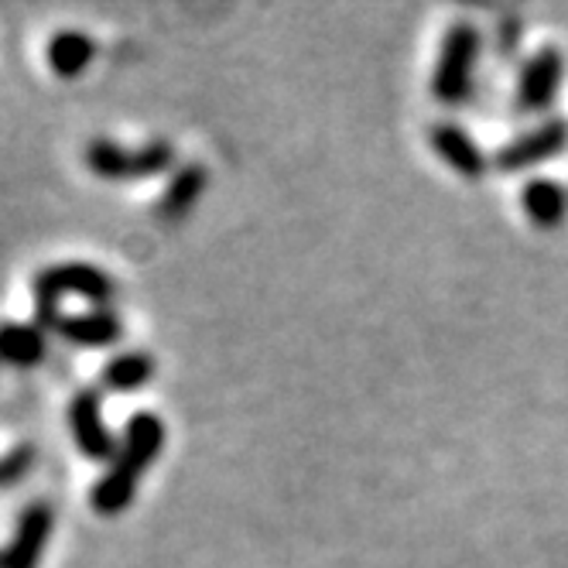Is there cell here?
<instances>
[{
	"label": "cell",
	"instance_id": "6da1fadb",
	"mask_svg": "<svg viewBox=\"0 0 568 568\" xmlns=\"http://www.w3.org/2000/svg\"><path fill=\"white\" fill-rule=\"evenodd\" d=\"M165 435H169V428L154 412H138L128 422L116 459L90 490V507L97 514L113 517L131 507V500L138 494V479L151 469L158 453L165 449Z\"/></svg>",
	"mask_w": 568,
	"mask_h": 568
},
{
	"label": "cell",
	"instance_id": "7a4b0ae2",
	"mask_svg": "<svg viewBox=\"0 0 568 568\" xmlns=\"http://www.w3.org/2000/svg\"><path fill=\"white\" fill-rule=\"evenodd\" d=\"M87 165L93 175L124 182V179H154L175 165V148L169 141H151L138 151L120 148L106 138H97L87 144Z\"/></svg>",
	"mask_w": 568,
	"mask_h": 568
},
{
	"label": "cell",
	"instance_id": "3957f363",
	"mask_svg": "<svg viewBox=\"0 0 568 568\" xmlns=\"http://www.w3.org/2000/svg\"><path fill=\"white\" fill-rule=\"evenodd\" d=\"M479 59V31L469 21H456L449 28L432 72V93L438 103H463L473 87V69Z\"/></svg>",
	"mask_w": 568,
	"mask_h": 568
},
{
	"label": "cell",
	"instance_id": "277c9868",
	"mask_svg": "<svg viewBox=\"0 0 568 568\" xmlns=\"http://www.w3.org/2000/svg\"><path fill=\"white\" fill-rule=\"evenodd\" d=\"M31 292H34V305H59L65 295H79L87 302H97L100 308L116 295V284L113 277L87 261H65V264H52L45 271H38L31 281Z\"/></svg>",
	"mask_w": 568,
	"mask_h": 568
},
{
	"label": "cell",
	"instance_id": "5b68a950",
	"mask_svg": "<svg viewBox=\"0 0 568 568\" xmlns=\"http://www.w3.org/2000/svg\"><path fill=\"white\" fill-rule=\"evenodd\" d=\"M69 428H72L79 453H83L87 459H97V463L116 459L120 449H116V438L110 435V428L103 422L100 390L87 387L69 400Z\"/></svg>",
	"mask_w": 568,
	"mask_h": 568
},
{
	"label": "cell",
	"instance_id": "8992f818",
	"mask_svg": "<svg viewBox=\"0 0 568 568\" xmlns=\"http://www.w3.org/2000/svg\"><path fill=\"white\" fill-rule=\"evenodd\" d=\"M52 524H55V510L45 500H34L21 510L18 527H14V538L4 551V568H38L42 561V551L49 545L52 535Z\"/></svg>",
	"mask_w": 568,
	"mask_h": 568
},
{
	"label": "cell",
	"instance_id": "52a82bcc",
	"mask_svg": "<svg viewBox=\"0 0 568 568\" xmlns=\"http://www.w3.org/2000/svg\"><path fill=\"white\" fill-rule=\"evenodd\" d=\"M568 148V120L555 116L548 120V124H541L538 131L531 134H524L517 141H510L500 154H497V169L514 175V172H527V169H535L541 165V161L561 154Z\"/></svg>",
	"mask_w": 568,
	"mask_h": 568
},
{
	"label": "cell",
	"instance_id": "ba28073f",
	"mask_svg": "<svg viewBox=\"0 0 568 568\" xmlns=\"http://www.w3.org/2000/svg\"><path fill=\"white\" fill-rule=\"evenodd\" d=\"M558 87H561V52L558 49H541L520 72L517 106L527 110V113H538L558 97Z\"/></svg>",
	"mask_w": 568,
	"mask_h": 568
},
{
	"label": "cell",
	"instance_id": "9c48e42d",
	"mask_svg": "<svg viewBox=\"0 0 568 568\" xmlns=\"http://www.w3.org/2000/svg\"><path fill=\"white\" fill-rule=\"evenodd\" d=\"M55 333L72 346L100 349V346H113L124 339V322H120V315L110 308H93L83 315H62Z\"/></svg>",
	"mask_w": 568,
	"mask_h": 568
},
{
	"label": "cell",
	"instance_id": "30bf717a",
	"mask_svg": "<svg viewBox=\"0 0 568 568\" xmlns=\"http://www.w3.org/2000/svg\"><path fill=\"white\" fill-rule=\"evenodd\" d=\"M432 148H435V154L445 161V165H449L453 172H459L463 179H483L486 169H490L486 154L456 124H435L432 128Z\"/></svg>",
	"mask_w": 568,
	"mask_h": 568
},
{
	"label": "cell",
	"instance_id": "8fae6325",
	"mask_svg": "<svg viewBox=\"0 0 568 568\" xmlns=\"http://www.w3.org/2000/svg\"><path fill=\"white\" fill-rule=\"evenodd\" d=\"M49 353L45 329H38L34 322H0V363L8 367H38Z\"/></svg>",
	"mask_w": 568,
	"mask_h": 568
},
{
	"label": "cell",
	"instance_id": "7c38bea8",
	"mask_svg": "<svg viewBox=\"0 0 568 568\" xmlns=\"http://www.w3.org/2000/svg\"><path fill=\"white\" fill-rule=\"evenodd\" d=\"M45 59H49V69L62 79H75L90 69V62L97 59V42L87 34V31H75V28H65V31H55L49 38V49H45Z\"/></svg>",
	"mask_w": 568,
	"mask_h": 568
},
{
	"label": "cell",
	"instance_id": "4fadbf2b",
	"mask_svg": "<svg viewBox=\"0 0 568 568\" xmlns=\"http://www.w3.org/2000/svg\"><path fill=\"white\" fill-rule=\"evenodd\" d=\"M520 206L535 226L555 230L568 216V189L555 179H531L520 192Z\"/></svg>",
	"mask_w": 568,
	"mask_h": 568
},
{
	"label": "cell",
	"instance_id": "5bb4252c",
	"mask_svg": "<svg viewBox=\"0 0 568 568\" xmlns=\"http://www.w3.org/2000/svg\"><path fill=\"white\" fill-rule=\"evenodd\" d=\"M151 377H154V356L144 349H128V353H116L106 359L100 384H103V390H113V394H134Z\"/></svg>",
	"mask_w": 568,
	"mask_h": 568
},
{
	"label": "cell",
	"instance_id": "9a60e30c",
	"mask_svg": "<svg viewBox=\"0 0 568 568\" xmlns=\"http://www.w3.org/2000/svg\"><path fill=\"white\" fill-rule=\"evenodd\" d=\"M206 179L210 175H206V169H202V165H182L172 175L165 195H161V202H158V216L165 220V223H179L199 202L202 189H206Z\"/></svg>",
	"mask_w": 568,
	"mask_h": 568
},
{
	"label": "cell",
	"instance_id": "2e32d148",
	"mask_svg": "<svg viewBox=\"0 0 568 568\" xmlns=\"http://www.w3.org/2000/svg\"><path fill=\"white\" fill-rule=\"evenodd\" d=\"M34 466V449L31 445H14V449L0 459V486H14L28 476V469Z\"/></svg>",
	"mask_w": 568,
	"mask_h": 568
},
{
	"label": "cell",
	"instance_id": "e0dca14e",
	"mask_svg": "<svg viewBox=\"0 0 568 568\" xmlns=\"http://www.w3.org/2000/svg\"><path fill=\"white\" fill-rule=\"evenodd\" d=\"M0 568H4V551H0Z\"/></svg>",
	"mask_w": 568,
	"mask_h": 568
}]
</instances>
